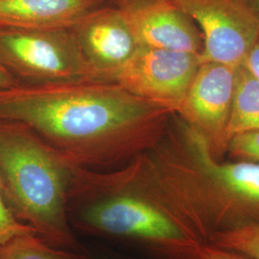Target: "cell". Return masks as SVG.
I'll return each mask as SVG.
<instances>
[{"instance_id": "ba28073f", "label": "cell", "mask_w": 259, "mask_h": 259, "mask_svg": "<svg viewBox=\"0 0 259 259\" xmlns=\"http://www.w3.org/2000/svg\"><path fill=\"white\" fill-rule=\"evenodd\" d=\"M237 67L202 62L176 112L181 120L204 138L213 157L221 160L229 142L228 126Z\"/></svg>"}, {"instance_id": "52a82bcc", "label": "cell", "mask_w": 259, "mask_h": 259, "mask_svg": "<svg viewBox=\"0 0 259 259\" xmlns=\"http://www.w3.org/2000/svg\"><path fill=\"white\" fill-rule=\"evenodd\" d=\"M203 37L202 62L240 66L259 38V20L245 0H172Z\"/></svg>"}, {"instance_id": "30bf717a", "label": "cell", "mask_w": 259, "mask_h": 259, "mask_svg": "<svg viewBox=\"0 0 259 259\" xmlns=\"http://www.w3.org/2000/svg\"><path fill=\"white\" fill-rule=\"evenodd\" d=\"M69 29L100 80L111 81L139 48L126 20L111 3L90 12Z\"/></svg>"}, {"instance_id": "3957f363", "label": "cell", "mask_w": 259, "mask_h": 259, "mask_svg": "<svg viewBox=\"0 0 259 259\" xmlns=\"http://www.w3.org/2000/svg\"><path fill=\"white\" fill-rule=\"evenodd\" d=\"M148 153L163 186L206 243L259 223V164L217 159L204 138L176 114Z\"/></svg>"}, {"instance_id": "277c9868", "label": "cell", "mask_w": 259, "mask_h": 259, "mask_svg": "<svg viewBox=\"0 0 259 259\" xmlns=\"http://www.w3.org/2000/svg\"><path fill=\"white\" fill-rule=\"evenodd\" d=\"M72 168L26 125L0 121V176L16 216L50 245L89 252L68 220Z\"/></svg>"}, {"instance_id": "9a60e30c", "label": "cell", "mask_w": 259, "mask_h": 259, "mask_svg": "<svg viewBox=\"0 0 259 259\" xmlns=\"http://www.w3.org/2000/svg\"><path fill=\"white\" fill-rule=\"evenodd\" d=\"M25 233H36V232L26 224L19 221L13 211L0 176V245Z\"/></svg>"}, {"instance_id": "44dd1931", "label": "cell", "mask_w": 259, "mask_h": 259, "mask_svg": "<svg viewBox=\"0 0 259 259\" xmlns=\"http://www.w3.org/2000/svg\"><path fill=\"white\" fill-rule=\"evenodd\" d=\"M249 8L259 20V0H245Z\"/></svg>"}, {"instance_id": "e0dca14e", "label": "cell", "mask_w": 259, "mask_h": 259, "mask_svg": "<svg viewBox=\"0 0 259 259\" xmlns=\"http://www.w3.org/2000/svg\"><path fill=\"white\" fill-rule=\"evenodd\" d=\"M196 259H251L234 250H227L211 243H205Z\"/></svg>"}, {"instance_id": "d6986e66", "label": "cell", "mask_w": 259, "mask_h": 259, "mask_svg": "<svg viewBox=\"0 0 259 259\" xmlns=\"http://www.w3.org/2000/svg\"><path fill=\"white\" fill-rule=\"evenodd\" d=\"M242 65L259 79V38L251 47Z\"/></svg>"}, {"instance_id": "9c48e42d", "label": "cell", "mask_w": 259, "mask_h": 259, "mask_svg": "<svg viewBox=\"0 0 259 259\" xmlns=\"http://www.w3.org/2000/svg\"><path fill=\"white\" fill-rule=\"evenodd\" d=\"M139 47L201 54L203 37L194 21L172 0H111Z\"/></svg>"}, {"instance_id": "7a4b0ae2", "label": "cell", "mask_w": 259, "mask_h": 259, "mask_svg": "<svg viewBox=\"0 0 259 259\" xmlns=\"http://www.w3.org/2000/svg\"><path fill=\"white\" fill-rule=\"evenodd\" d=\"M67 214L77 236L151 258L196 259L206 243L167 192L148 151L110 170L73 165Z\"/></svg>"}, {"instance_id": "ffe728a7", "label": "cell", "mask_w": 259, "mask_h": 259, "mask_svg": "<svg viewBox=\"0 0 259 259\" xmlns=\"http://www.w3.org/2000/svg\"><path fill=\"white\" fill-rule=\"evenodd\" d=\"M19 83L15 76L11 74L9 71L0 63V89L9 88Z\"/></svg>"}, {"instance_id": "2e32d148", "label": "cell", "mask_w": 259, "mask_h": 259, "mask_svg": "<svg viewBox=\"0 0 259 259\" xmlns=\"http://www.w3.org/2000/svg\"><path fill=\"white\" fill-rule=\"evenodd\" d=\"M226 156L232 160L259 164V129L232 137L228 142Z\"/></svg>"}, {"instance_id": "5b68a950", "label": "cell", "mask_w": 259, "mask_h": 259, "mask_svg": "<svg viewBox=\"0 0 259 259\" xmlns=\"http://www.w3.org/2000/svg\"><path fill=\"white\" fill-rule=\"evenodd\" d=\"M0 63L20 83L100 80L69 28H0Z\"/></svg>"}, {"instance_id": "8fae6325", "label": "cell", "mask_w": 259, "mask_h": 259, "mask_svg": "<svg viewBox=\"0 0 259 259\" xmlns=\"http://www.w3.org/2000/svg\"><path fill=\"white\" fill-rule=\"evenodd\" d=\"M111 0H0V28L63 29Z\"/></svg>"}, {"instance_id": "ac0fdd59", "label": "cell", "mask_w": 259, "mask_h": 259, "mask_svg": "<svg viewBox=\"0 0 259 259\" xmlns=\"http://www.w3.org/2000/svg\"><path fill=\"white\" fill-rule=\"evenodd\" d=\"M90 259H155L142 256L139 254L123 252L119 250H111V248H103L101 250H91Z\"/></svg>"}, {"instance_id": "4fadbf2b", "label": "cell", "mask_w": 259, "mask_h": 259, "mask_svg": "<svg viewBox=\"0 0 259 259\" xmlns=\"http://www.w3.org/2000/svg\"><path fill=\"white\" fill-rule=\"evenodd\" d=\"M89 252L54 247L37 233L18 235L0 245V259H90Z\"/></svg>"}, {"instance_id": "8992f818", "label": "cell", "mask_w": 259, "mask_h": 259, "mask_svg": "<svg viewBox=\"0 0 259 259\" xmlns=\"http://www.w3.org/2000/svg\"><path fill=\"white\" fill-rule=\"evenodd\" d=\"M201 63L198 53L139 47L111 81L176 114Z\"/></svg>"}, {"instance_id": "5bb4252c", "label": "cell", "mask_w": 259, "mask_h": 259, "mask_svg": "<svg viewBox=\"0 0 259 259\" xmlns=\"http://www.w3.org/2000/svg\"><path fill=\"white\" fill-rule=\"evenodd\" d=\"M208 243L234 250L251 259H259V223L213 235Z\"/></svg>"}, {"instance_id": "6da1fadb", "label": "cell", "mask_w": 259, "mask_h": 259, "mask_svg": "<svg viewBox=\"0 0 259 259\" xmlns=\"http://www.w3.org/2000/svg\"><path fill=\"white\" fill-rule=\"evenodd\" d=\"M175 113L105 80L0 89V121L26 125L76 166L110 170L154 148Z\"/></svg>"}, {"instance_id": "7c38bea8", "label": "cell", "mask_w": 259, "mask_h": 259, "mask_svg": "<svg viewBox=\"0 0 259 259\" xmlns=\"http://www.w3.org/2000/svg\"><path fill=\"white\" fill-rule=\"evenodd\" d=\"M259 129V79L244 65L237 67L228 138Z\"/></svg>"}]
</instances>
